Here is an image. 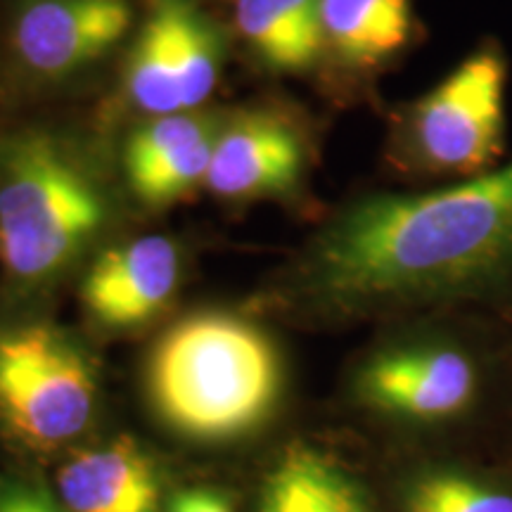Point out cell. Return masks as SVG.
I'll list each match as a JSON object with an SVG mask.
<instances>
[{
	"mask_svg": "<svg viewBox=\"0 0 512 512\" xmlns=\"http://www.w3.org/2000/svg\"><path fill=\"white\" fill-rule=\"evenodd\" d=\"M98 382L64 332L0 325V430L31 451H55L91 425Z\"/></svg>",
	"mask_w": 512,
	"mask_h": 512,
	"instance_id": "5",
	"label": "cell"
},
{
	"mask_svg": "<svg viewBox=\"0 0 512 512\" xmlns=\"http://www.w3.org/2000/svg\"><path fill=\"white\" fill-rule=\"evenodd\" d=\"M174 34L183 107L200 110L221 74L219 38L192 0H164Z\"/></svg>",
	"mask_w": 512,
	"mask_h": 512,
	"instance_id": "15",
	"label": "cell"
},
{
	"mask_svg": "<svg viewBox=\"0 0 512 512\" xmlns=\"http://www.w3.org/2000/svg\"><path fill=\"white\" fill-rule=\"evenodd\" d=\"M316 157L313 128L285 110L223 121L204 185L226 200L287 195L302 188Z\"/></svg>",
	"mask_w": 512,
	"mask_h": 512,
	"instance_id": "8",
	"label": "cell"
},
{
	"mask_svg": "<svg viewBox=\"0 0 512 512\" xmlns=\"http://www.w3.org/2000/svg\"><path fill=\"white\" fill-rule=\"evenodd\" d=\"M510 55L484 36L437 86L399 107L384 157L413 181H467L505 164Z\"/></svg>",
	"mask_w": 512,
	"mask_h": 512,
	"instance_id": "4",
	"label": "cell"
},
{
	"mask_svg": "<svg viewBox=\"0 0 512 512\" xmlns=\"http://www.w3.org/2000/svg\"><path fill=\"white\" fill-rule=\"evenodd\" d=\"M259 512H373V508L361 484L335 458L309 444H292L268 472Z\"/></svg>",
	"mask_w": 512,
	"mask_h": 512,
	"instance_id": "13",
	"label": "cell"
},
{
	"mask_svg": "<svg viewBox=\"0 0 512 512\" xmlns=\"http://www.w3.org/2000/svg\"><path fill=\"white\" fill-rule=\"evenodd\" d=\"M406 512H512V494L456 470L415 477L403 496Z\"/></svg>",
	"mask_w": 512,
	"mask_h": 512,
	"instance_id": "17",
	"label": "cell"
},
{
	"mask_svg": "<svg viewBox=\"0 0 512 512\" xmlns=\"http://www.w3.org/2000/svg\"><path fill=\"white\" fill-rule=\"evenodd\" d=\"M181 283V252L164 235H145L95 259L81 297L91 316L110 330L150 323Z\"/></svg>",
	"mask_w": 512,
	"mask_h": 512,
	"instance_id": "10",
	"label": "cell"
},
{
	"mask_svg": "<svg viewBox=\"0 0 512 512\" xmlns=\"http://www.w3.org/2000/svg\"><path fill=\"white\" fill-rule=\"evenodd\" d=\"M235 24L252 53L275 72H309L320 53L294 29L275 0H235Z\"/></svg>",
	"mask_w": 512,
	"mask_h": 512,
	"instance_id": "16",
	"label": "cell"
},
{
	"mask_svg": "<svg viewBox=\"0 0 512 512\" xmlns=\"http://www.w3.org/2000/svg\"><path fill=\"white\" fill-rule=\"evenodd\" d=\"M413 0H320V64L337 95H363L420 41Z\"/></svg>",
	"mask_w": 512,
	"mask_h": 512,
	"instance_id": "9",
	"label": "cell"
},
{
	"mask_svg": "<svg viewBox=\"0 0 512 512\" xmlns=\"http://www.w3.org/2000/svg\"><path fill=\"white\" fill-rule=\"evenodd\" d=\"M169 512H233V508L219 491L188 489L171 501Z\"/></svg>",
	"mask_w": 512,
	"mask_h": 512,
	"instance_id": "19",
	"label": "cell"
},
{
	"mask_svg": "<svg viewBox=\"0 0 512 512\" xmlns=\"http://www.w3.org/2000/svg\"><path fill=\"white\" fill-rule=\"evenodd\" d=\"M67 512H157L159 477L150 456L131 437L83 448L57 470Z\"/></svg>",
	"mask_w": 512,
	"mask_h": 512,
	"instance_id": "12",
	"label": "cell"
},
{
	"mask_svg": "<svg viewBox=\"0 0 512 512\" xmlns=\"http://www.w3.org/2000/svg\"><path fill=\"white\" fill-rule=\"evenodd\" d=\"M0 512H67L46 489L19 477H0Z\"/></svg>",
	"mask_w": 512,
	"mask_h": 512,
	"instance_id": "18",
	"label": "cell"
},
{
	"mask_svg": "<svg viewBox=\"0 0 512 512\" xmlns=\"http://www.w3.org/2000/svg\"><path fill=\"white\" fill-rule=\"evenodd\" d=\"M472 356L448 339H422L370 356L356 392L375 411L415 422H441L465 413L477 399Z\"/></svg>",
	"mask_w": 512,
	"mask_h": 512,
	"instance_id": "7",
	"label": "cell"
},
{
	"mask_svg": "<svg viewBox=\"0 0 512 512\" xmlns=\"http://www.w3.org/2000/svg\"><path fill=\"white\" fill-rule=\"evenodd\" d=\"M107 214L98 178L67 140L41 128L0 138V268L12 290L53 285Z\"/></svg>",
	"mask_w": 512,
	"mask_h": 512,
	"instance_id": "3",
	"label": "cell"
},
{
	"mask_svg": "<svg viewBox=\"0 0 512 512\" xmlns=\"http://www.w3.org/2000/svg\"><path fill=\"white\" fill-rule=\"evenodd\" d=\"M128 0H19L8 46L31 81L57 83L100 62L131 27Z\"/></svg>",
	"mask_w": 512,
	"mask_h": 512,
	"instance_id": "6",
	"label": "cell"
},
{
	"mask_svg": "<svg viewBox=\"0 0 512 512\" xmlns=\"http://www.w3.org/2000/svg\"><path fill=\"white\" fill-rule=\"evenodd\" d=\"M292 292L332 320L512 309V159L467 181L347 202L304 249Z\"/></svg>",
	"mask_w": 512,
	"mask_h": 512,
	"instance_id": "1",
	"label": "cell"
},
{
	"mask_svg": "<svg viewBox=\"0 0 512 512\" xmlns=\"http://www.w3.org/2000/svg\"><path fill=\"white\" fill-rule=\"evenodd\" d=\"M221 124L202 110L150 117L128 138L124 169L140 202L164 207L207 181Z\"/></svg>",
	"mask_w": 512,
	"mask_h": 512,
	"instance_id": "11",
	"label": "cell"
},
{
	"mask_svg": "<svg viewBox=\"0 0 512 512\" xmlns=\"http://www.w3.org/2000/svg\"><path fill=\"white\" fill-rule=\"evenodd\" d=\"M280 358L256 325L197 313L159 339L147 370L152 403L183 437L226 441L252 432L280 394Z\"/></svg>",
	"mask_w": 512,
	"mask_h": 512,
	"instance_id": "2",
	"label": "cell"
},
{
	"mask_svg": "<svg viewBox=\"0 0 512 512\" xmlns=\"http://www.w3.org/2000/svg\"><path fill=\"white\" fill-rule=\"evenodd\" d=\"M126 83L133 105L150 117L185 112L174 34L164 0H155L133 46Z\"/></svg>",
	"mask_w": 512,
	"mask_h": 512,
	"instance_id": "14",
	"label": "cell"
}]
</instances>
